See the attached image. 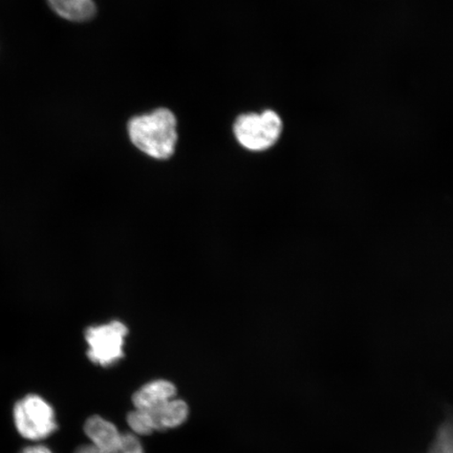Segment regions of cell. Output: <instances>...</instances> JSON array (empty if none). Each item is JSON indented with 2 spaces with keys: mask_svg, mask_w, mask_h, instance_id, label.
Instances as JSON below:
<instances>
[{
  "mask_svg": "<svg viewBox=\"0 0 453 453\" xmlns=\"http://www.w3.org/2000/svg\"><path fill=\"white\" fill-rule=\"evenodd\" d=\"M84 433L88 435L90 443L101 451L112 449L120 443L122 434L115 424L100 416L88 418L84 424Z\"/></svg>",
  "mask_w": 453,
  "mask_h": 453,
  "instance_id": "obj_7",
  "label": "cell"
},
{
  "mask_svg": "<svg viewBox=\"0 0 453 453\" xmlns=\"http://www.w3.org/2000/svg\"><path fill=\"white\" fill-rule=\"evenodd\" d=\"M129 138L144 154L157 160L173 155L177 145V118L167 109L134 117L128 123Z\"/></svg>",
  "mask_w": 453,
  "mask_h": 453,
  "instance_id": "obj_1",
  "label": "cell"
},
{
  "mask_svg": "<svg viewBox=\"0 0 453 453\" xmlns=\"http://www.w3.org/2000/svg\"><path fill=\"white\" fill-rule=\"evenodd\" d=\"M21 453H53L50 451L48 447L42 446V445H36V446H31L27 447L24 451Z\"/></svg>",
  "mask_w": 453,
  "mask_h": 453,
  "instance_id": "obj_12",
  "label": "cell"
},
{
  "mask_svg": "<svg viewBox=\"0 0 453 453\" xmlns=\"http://www.w3.org/2000/svg\"><path fill=\"white\" fill-rule=\"evenodd\" d=\"M127 424L133 434L135 435H150L154 434V428L151 426L149 413L146 411L134 409L127 416Z\"/></svg>",
  "mask_w": 453,
  "mask_h": 453,
  "instance_id": "obj_10",
  "label": "cell"
},
{
  "mask_svg": "<svg viewBox=\"0 0 453 453\" xmlns=\"http://www.w3.org/2000/svg\"><path fill=\"white\" fill-rule=\"evenodd\" d=\"M154 432L174 429L183 425L189 416V407L184 400L173 398L155 409L146 411Z\"/></svg>",
  "mask_w": 453,
  "mask_h": 453,
  "instance_id": "obj_5",
  "label": "cell"
},
{
  "mask_svg": "<svg viewBox=\"0 0 453 453\" xmlns=\"http://www.w3.org/2000/svg\"><path fill=\"white\" fill-rule=\"evenodd\" d=\"M427 453H453V412L440 424Z\"/></svg>",
  "mask_w": 453,
  "mask_h": 453,
  "instance_id": "obj_9",
  "label": "cell"
},
{
  "mask_svg": "<svg viewBox=\"0 0 453 453\" xmlns=\"http://www.w3.org/2000/svg\"><path fill=\"white\" fill-rule=\"evenodd\" d=\"M75 453H101V451L92 443L82 445L77 449Z\"/></svg>",
  "mask_w": 453,
  "mask_h": 453,
  "instance_id": "obj_13",
  "label": "cell"
},
{
  "mask_svg": "<svg viewBox=\"0 0 453 453\" xmlns=\"http://www.w3.org/2000/svg\"><path fill=\"white\" fill-rule=\"evenodd\" d=\"M13 415L17 432L27 440H42L56 432L54 410L37 395H28L17 402Z\"/></svg>",
  "mask_w": 453,
  "mask_h": 453,
  "instance_id": "obj_3",
  "label": "cell"
},
{
  "mask_svg": "<svg viewBox=\"0 0 453 453\" xmlns=\"http://www.w3.org/2000/svg\"><path fill=\"white\" fill-rule=\"evenodd\" d=\"M283 124L279 113L267 110L262 113H245L236 119L234 134L245 149L265 151L280 140Z\"/></svg>",
  "mask_w": 453,
  "mask_h": 453,
  "instance_id": "obj_2",
  "label": "cell"
},
{
  "mask_svg": "<svg viewBox=\"0 0 453 453\" xmlns=\"http://www.w3.org/2000/svg\"><path fill=\"white\" fill-rule=\"evenodd\" d=\"M101 453H144V449L138 435L134 434H122L120 443L113 447L112 449Z\"/></svg>",
  "mask_w": 453,
  "mask_h": 453,
  "instance_id": "obj_11",
  "label": "cell"
},
{
  "mask_svg": "<svg viewBox=\"0 0 453 453\" xmlns=\"http://www.w3.org/2000/svg\"><path fill=\"white\" fill-rule=\"evenodd\" d=\"M48 3L57 15L73 22L90 20L97 12L94 0H48Z\"/></svg>",
  "mask_w": 453,
  "mask_h": 453,
  "instance_id": "obj_8",
  "label": "cell"
},
{
  "mask_svg": "<svg viewBox=\"0 0 453 453\" xmlns=\"http://www.w3.org/2000/svg\"><path fill=\"white\" fill-rule=\"evenodd\" d=\"M127 335V326L118 320L90 326L85 332L88 359L104 368L116 365L124 358V344Z\"/></svg>",
  "mask_w": 453,
  "mask_h": 453,
  "instance_id": "obj_4",
  "label": "cell"
},
{
  "mask_svg": "<svg viewBox=\"0 0 453 453\" xmlns=\"http://www.w3.org/2000/svg\"><path fill=\"white\" fill-rule=\"evenodd\" d=\"M173 398H177L175 385L164 379H157L144 384L134 394L133 404L134 409L150 411Z\"/></svg>",
  "mask_w": 453,
  "mask_h": 453,
  "instance_id": "obj_6",
  "label": "cell"
}]
</instances>
